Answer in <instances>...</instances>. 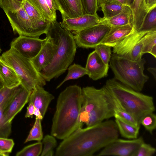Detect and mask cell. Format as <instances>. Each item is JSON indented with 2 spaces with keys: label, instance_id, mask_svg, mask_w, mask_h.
Listing matches in <instances>:
<instances>
[{
  "label": "cell",
  "instance_id": "cell-1",
  "mask_svg": "<svg viewBox=\"0 0 156 156\" xmlns=\"http://www.w3.org/2000/svg\"><path fill=\"white\" fill-rule=\"evenodd\" d=\"M117 125L108 120L83 128H78L63 139L56 156H91L118 138Z\"/></svg>",
  "mask_w": 156,
  "mask_h": 156
},
{
  "label": "cell",
  "instance_id": "cell-2",
  "mask_svg": "<svg viewBox=\"0 0 156 156\" xmlns=\"http://www.w3.org/2000/svg\"><path fill=\"white\" fill-rule=\"evenodd\" d=\"M82 102V88L76 85L67 87L60 94L52 119L51 135L63 140L82 127L83 124L79 120Z\"/></svg>",
  "mask_w": 156,
  "mask_h": 156
},
{
  "label": "cell",
  "instance_id": "cell-3",
  "mask_svg": "<svg viewBox=\"0 0 156 156\" xmlns=\"http://www.w3.org/2000/svg\"><path fill=\"white\" fill-rule=\"evenodd\" d=\"M46 35L55 44V53L51 63L39 73L49 82L65 72L74 59L77 46L73 34L62 28L56 20L50 22Z\"/></svg>",
  "mask_w": 156,
  "mask_h": 156
},
{
  "label": "cell",
  "instance_id": "cell-4",
  "mask_svg": "<svg viewBox=\"0 0 156 156\" xmlns=\"http://www.w3.org/2000/svg\"><path fill=\"white\" fill-rule=\"evenodd\" d=\"M105 86L122 108L133 116L140 124L143 116L155 110L152 97L136 91L115 78L108 80Z\"/></svg>",
  "mask_w": 156,
  "mask_h": 156
},
{
  "label": "cell",
  "instance_id": "cell-5",
  "mask_svg": "<svg viewBox=\"0 0 156 156\" xmlns=\"http://www.w3.org/2000/svg\"><path fill=\"white\" fill-rule=\"evenodd\" d=\"M82 107L89 114L87 126L100 123L114 117L115 109L120 105L105 86L100 89L87 86L82 88Z\"/></svg>",
  "mask_w": 156,
  "mask_h": 156
},
{
  "label": "cell",
  "instance_id": "cell-6",
  "mask_svg": "<svg viewBox=\"0 0 156 156\" xmlns=\"http://www.w3.org/2000/svg\"><path fill=\"white\" fill-rule=\"evenodd\" d=\"M109 62L115 80L136 91L142 90L149 78L144 73V58L133 61L113 54Z\"/></svg>",
  "mask_w": 156,
  "mask_h": 156
},
{
  "label": "cell",
  "instance_id": "cell-7",
  "mask_svg": "<svg viewBox=\"0 0 156 156\" xmlns=\"http://www.w3.org/2000/svg\"><path fill=\"white\" fill-rule=\"evenodd\" d=\"M0 58L15 70L20 84L27 90L32 92L36 86L43 87L46 85V80L35 68L31 60L22 56L15 49L10 48Z\"/></svg>",
  "mask_w": 156,
  "mask_h": 156
},
{
  "label": "cell",
  "instance_id": "cell-8",
  "mask_svg": "<svg viewBox=\"0 0 156 156\" xmlns=\"http://www.w3.org/2000/svg\"><path fill=\"white\" fill-rule=\"evenodd\" d=\"M110 28L108 24L100 23L82 30L72 32V34L77 47L94 48L100 44Z\"/></svg>",
  "mask_w": 156,
  "mask_h": 156
},
{
  "label": "cell",
  "instance_id": "cell-9",
  "mask_svg": "<svg viewBox=\"0 0 156 156\" xmlns=\"http://www.w3.org/2000/svg\"><path fill=\"white\" fill-rule=\"evenodd\" d=\"M144 142L141 136L129 140L118 138L103 148L97 155L132 156Z\"/></svg>",
  "mask_w": 156,
  "mask_h": 156
},
{
  "label": "cell",
  "instance_id": "cell-10",
  "mask_svg": "<svg viewBox=\"0 0 156 156\" xmlns=\"http://www.w3.org/2000/svg\"><path fill=\"white\" fill-rule=\"evenodd\" d=\"M15 34L19 36L39 38L23 6L18 10L5 13Z\"/></svg>",
  "mask_w": 156,
  "mask_h": 156
},
{
  "label": "cell",
  "instance_id": "cell-11",
  "mask_svg": "<svg viewBox=\"0 0 156 156\" xmlns=\"http://www.w3.org/2000/svg\"><path fill=\"white\" fill-rule=\"evenodd\" d=\"M46 39L38 37L19 36L11 42L10 48L17 51L21 55L31 60L40 50Z\"/></svg>",
  "mask_w": 156,
  "mask_h": 156
},
{
  "label": "cell",
  "instance_id": "cell-12",
  "mask_svg": "<svg viewBox=\"0 0 156 156\" xmlns=\"http://www.w3.org/2000/svg\"><path fill=\"white\" fill-rule=\"evenodd\" d=\"M100 18L98 14H88L75 18L62 20L60 23L62 28L71 31H77L97 25L100 23Z\"/></svg>",
  "mask_w": 156,
  "mask_h": 156
},
{
  "label": "cell",
  "instance_id": "cell-13",
  "mask_svg": "<svg viewBox=\"0 0 156 156\" xmlns=\"http://www.w3.org/2000/svg\"><path fill=\"white\" fill-rule=\"evenodd\" d=\"M46 35V39L39 52L30 60L35 68L39 72L51 63L55 53V44L49 36Z\"/></svg>",
  "mask_w": 156,
  "mask_h": 156
},
{
  "label": "cell",
  "instance_id": "cell-14",
  "mask_svg": "<svg viewBox=\"0 0 156 156\" xmlns=\"http://www.w3.org/2000/svg\"><path fill=\"white\" fill-rule=\"evenodd\" d=\"M85 68L89 77L96 80L108 75L109 65L103 62L94 50L89 55Z\"/></svg>",
  "mask_w": 156,
  "mask_h": 156
},
{
  "label": "cell",
  "instance_id": "cell-15",
  "mask_svg": "<svg viewBox=\"0 0 156 156\" xmlns=\"http://www.w3.org/2000/svg\"><path fill=\"white\" fill-rule=\"evenodd\" d=\"M31 92L22 86L20 91L4 112V115L7 122L12 123L15 116L28 102Z\"/></svg>",
  "mask_w": 156,
  "mask_h": 156
},
{
  "label": "cell",
  "instance_id": "cell-16",
  "mask_svg": "<svg viewBox=\"0 0 156 156\" xmlns=\"http://www.w3.org/2000/svg\"><path fill=\"white\" fill-rule=\"evenodd\" d=\"M54 98L52 94L45 90L43 87L37 86L32 91L28 102L33 103L44 117L49 104Z\"/></svg>",
  "mask_w": 156,
  "mask_h": 156
},
{
  "label": "cell",
  "instance_id": "cell-17",
  "mask_svg": "<svg viewBox=\"0 0 156 156\" xmlns=\"http://www.w3.org/2000/svg\"><path fill=\"white\" fill-rule=\"evenodd\" d=\"M23 6L34 28L40 36L44 34H46L50 22L46 20L27 0H24Z\"/></svg>",
  "mask_w": 156,
  "mask_h": 156
},
{
  "label": "cell",
  "instance_id": "cell-18",
  "mask_svg": "<svg viewBox=\"0 0 156 156\" xmlns=\"http://www.w3.org/2000/svg\"><path fill=\"white\" fill-rule=\"evenodd\" d=\"M63 19L78 17L86 14L81 0H55Z\"/></svg>",
  "mask_w": 156,
  "mask_h": 156
},
{
  "label": "cell",
  "instance_id": "cell-19",
  "mask_svg": "<svg viewBox=\"0 0 156 156\" xmlns=\"http://www.w3.org/2000/svg\"><path fill=\"white\" fill-rule=\"evenodd\" d=\"M134 30L132 24L111 26L109 31L100 44H104L113 48Z\"/></svg>",
  "mask_w": 156,
  "mask_h": 156
},
{
  "label": "cell",
  "instance_id": "cell-20",
  "mask_svg": "<svg viewBox=\"0 0 156 156\" xmlns=\"http://www.w3.org/2000/svg\"><path fill=\"white\" fill-rule=\"evenodd\" d=\"M100 23L108 24L110 26L133 25V16L132 10L129 6L127 5L123 11L113 17L108 19L101 18Z\"/></svg>",
  "mask_w": 156,
  "mask_h": 156
},
{
  "label": "cell",
  "instance_id": "cell-21",
  "mask_svg": "<svg viewBox=\"0 0 156 156\" xmlns=\"http://www.w3.org/2000/svg\"><path fill=\"white\" fill-rule=\"evenodd\" d=\"M0 77L4 87L12 89L20 84L21 82L15 70L0 58Z\"/></svg>",
  "mask_w": 156,
  "mask_h": 156
},
{
  "label": "cell",
  "instance_id": "cell-22",
  "mask_svg": "<svg viewBox=\"0 0 156 156\" xmlns=\"http://www.w3.org/2000/svg\"><path fill=\"white\" fill-rule=\"evenodd\" d=\"M130 8L133 14V26L135 30H138L149 10L145 0H134Z\"/></svg>",
  "mask_w": 156,
  "mask_h": 156
},
{
  "label": "cell",
  "instance_id": "cell-23",
  "mask_svg": "<svg viewBox=\"0 0 156 156\" xmlns=\"http://www.w3.org/2000/svg\"><path fill=\"white\" fill-rule=\"evenodd\" d=\"M115 122L122 136L130 139L138 137L140 126H134L118 118H115Z\"/></svg>",
  "mask_w": 156,
  "mask_h": 156
},
{
  "label": "cell",
  "instance_id": "cell-24",
  "mask_svg": "<svg viewBox=\"0 0 156 156\" xmlns=\"http://www.w3.org/2000/svg\"><path fill=\"white\" fill-rule=\"evenodd\" d=\"M127 5L113 2L104 4L100 7L104 14V18L108 19L121 12Z\"/></svg>",
  "mask_w": 156,
  "mask_h": 156
},
{
  "label": "cell",
  "instance_id": "cell-25",
  "mask_svg": "<svg viewBox=\"0 0 156 156\" xmlns=\"http://www.w3.org/2000/svg\"><path fill=\"white\" fill-rule=\"evenodd\" d=\"M69 67L67 74L63 80L57 87L56 89L59 88L66 81L76 79L87 75L85 68L79 65L74 63Z\"/></svg>",
  "mask_w": 156,
  "mask_h": 156
},
{
  "label": "cell",
  "instance_id": "cell-26",
  "mask_svg": "<svg viewBox=\"0 0 156 156\" xmlns=\"http://www.w3.org/2000/svg\"><path fill=\"white\" fill-rule=\"evenodd\" d=\"M47 20L51 22L55 20L48 8L45 0H27Z\"/></svg>",
  "mask_w": 156,
  "mask_h": 156
},
{
  "label": "cell",
  "instance_id": "cell-27",
  "mask_svg": "<svg viewBox=\"0 0 156 156\" xmlns=\"http://www.w3.org/2000/svg\"><path fill=\"white\" fill-rule=\"evenodd\" d=\"M155 30H156V6L148 12L138 30L149 32Z\"/></svg>",
  "mask_w": 156,
  "mask_h": 156
},
{
  "label": "cell",
  "instance_id": "cell-28",
  "mask_svg": "<svg viewBox=\"0 0 156 156\" xmlns=\"http://www.w3.org/2000/svg\"><path fill=\"white\" fill-rule=\"evenodd\" d=\"M42 120L36 117L34 123L24 143L36 140L41 141L43 138V134L41 126Z\"/></svg>",
  "mask_w": 156,
  "mask_h": 156
},
{
  "label": "cell",
  "instance_id": "cell-29",
  "mask_svg": "<svg viewBox=\"0 0 156 156\" xmlns=\"http://www.w3.org/2000/svg\"><path fill=\"white\" fill-rule=\"evenodd\" d=\"M43 144L41 141L34 143L24 147L16 154V156H39L42 152Z\"/></svg>",
  "mask_w": 156,
  "mask_h": 156
},
{
  "label": "cell",
  "instance_id": "cell-30",
  "mask_svg": "<svg viewBox=\"0 0 156 156\" xmlns=\"http://www.w3.org/2000/svg\"><path fill=\"white\" fill-rule=\"evenodd\" d=\"M142 54L150 53L152 48L156 45V30L147 33L143 37Z\"/></svg>",
  "mask_w": 156,
  "mask_h": 156
},
{
  "label": "cell",
  "instance_id": "cell-31",
  "mask_svg": "<svg viewBox=\"0 0 156 156\" xmlns=\"http://www.w3.org/2000/svg\"><path fill=\"white\" fill-rule=\"evenodd\" d=\"M115 118L120 119L123 121L136 126H140V124L129 113L124 110L121 105L117 107L115 110Z\"/></svg>",
  "mask_w": 156,
  "mask_h": 156
},
{
  "label": "cell",
  "instance_id": "cell-32",
  "mask_svg": "<svg viewBox=\"0 0 156 156\" xmlns=\"http://www.w3.org/2000/svg\"><path fill=\"white\" fill-rule=\"evenodd\" d=\"M140 123L151 134L156 128V116L154 112H150L144 115L141 119Z\"/></svg>",
  "mask_w": 156,
  "mask_h": 156
},
{
  "label": "cell",
  "instance_id": "cell-33",
  "mask_svg": "<svg viewBox=\"0 0 156 156\" xmlns=\"http://www.w3.org/2000/svg\"><path fill=\"white\" fill-rule=\"evenodd\" d=\"M94 48L103 62L109 65L111 56V47L104 44H99Z\"/></svg>",
  "mask_w": 156,
  "mask_h": 156
},
{
  "label": "cell",
  "instance_id": "cell-34",
  "mask_svg": "<svg viewBox=\"0 0 156 156\" xmlns=\"http://www.w3.org/2000/svg\"><path fill=\"white\" fill-rule=\"evenodd\" d=\"M42 140L44 147L40 155L45 156L48 152L53 151L57 145V142L55 137L51 135H46Z\"/></svg>",
  "mask_w": 156,
  "mask_h": 156
},
{
  "label": "cell",
  "instance_id": "cell-35",
  "mask_svg": "<svg viewBox=\"0 0 156 156\" xmlns=\"http://www.w3.org/2000/svg\"><path fill=\"white\" fill-rule=\"evenodd\" d=\"M4 111L0 107V137L8 138L12 131V123L6 122Z\"/></svg>",
  "mask_w": 156,
  "mask_h": 156
},
{
  "label": "cell",
  "instance_id": "cell-36",
  "mask_svg": "<svg viewBox=\"0 0 156 156\" xmlns=\"http://www.w3.org/2000/svg\"><path fill=\"white\" fill-rule=\"evenodd\" d=\"M22 6L23 4L19 3L14 0H0V7L5 13L16 11Z\"/></svg>",
  "mask_w": 156,
  "mask_h": 156
},
{
  "label": "cell",
  "instance_id": "cell-37",
  "mask_svg": "<svg viewBox=\"0 0 156 156\" xmlns=\"http://www.w3.org/2000/svg\"><path fill=\"white\" fill-rule=\"evenodd\" d=\"M156 149L151 144L142 143L133 154L132 156H152L156 152Z\"/></svg>",
  "mask_w": 156,
  "mask_h": 156
},
{
  "label": "cell",
  "instance_id": "cell-38",
  "mask_svg": "<svg viewBox=\"0 0 156 156\" xmlns=\"http://www.w3.org/2000/svg\"><path fill=\"white\" fill-rule=\"evenodd\" d=\"M83 10L86 14L97 15L98 9L97 0H81Z\"/></svg>",
  "mask_w": 156,
  "mask_h": 156
},
{
  "label": "cell",
  "instance_id": "cell-39",
  "mask_svg": "<svg viewBox=\"0 0 156 156\" xmlns=\"http://www.w3.org/2000/svg\"><path fill=\"white\" fill-rule=\"evenodd\" d=\"M14 145L13 140L8 138L0 137V151L8 154L12 152Z\"/></svg>",
  "mask_w": 156,
  "mask_h": 156
},
{
  "label": "cell",
  "instance_id": "cell-40",
  "mask_svg": "<svg viewBox=\"0 0 156 156\" xmlns=\"http://www.w3.org/2000/svg\"><path fill=\"white\" fill-rule=\"evenodd\" d=\"M15 88L10 89L4 87L0 90V105L11 94Z\"/></svg>",
  "mask_w": 156,
  "mask_h": 156
},
{
  "label": "cell",
  "instance_id": "cell-41",
  "mask_svg": "<svg viewBox=\"0 0 156 156\" xmlns=\"http://www.w3.org/2000/svg\"><path fill=\"white\" fill-rule=\"evenodd\" d=\"M46 3L55 19L56 20V10H58L55 0H45Z\"/></svg>",
  "mask_w": 156,
  "mask_h": 156
},
{
  "label": "cell",
  "instance_id": "cell-42",
  "mask_svg": "<svg viewBox=\"0 0 156 156\" xmlns=\"http://www.w3.org/2000/svg\"><path fill=\"white\" fill-rule=\"evenodd\" d=\"M89 119V114L83 107L81 108L79 115V120L80 122L83 124L85 123L86 125L88 123Z\"/></svg>",
  "mask_w": 156,
  "mask_h": 156
},
{
  "label": "cell",
  "instance_id": "cell-43",
  "mask_svg": "<svg viewBox=\"0 0 156 156\" xmlns=\"http://www.w3.org/2000/svg\"><path fill=\"white\" fill-rule=\"evenodd\" d=\"M98 7L99 8L102 4L109 3H118L126 5V0H97Z\"/></svg>",
  "mask_w": 156,
  "mask_h": 156
},
{
  "label": "cell",
  "instance_id": "cell-44",
  "mask_svg": "<svg viewBox=\"0 0 156 156\" xmlns=\"http://www.w3.org/2000/svg\"><path fill=\"white\" fill-rule=\"evenodd\" d=\"M35 107L32 103H29L27 107V112L25 115L26 118H32L34 115Z\"/></svg>",
  "mask_w": 156,
  "mask_h": 156
},
{
  "label": "cell",
  "instance_id": "cell-45",
  "mask_svg": "<svg viewBox=\"0 0 156 156\" xmlns=\"http://www.w3.org/2000/svg\"><path fill=\"white\" fill-rule=\"evenodd\" d=\"M145 1L149 11L156 6V0H145Z\"/></svg>",
  "mask_w": 156,
  "mask_h": 156
},
{
  "label": "cell",
  "instance_id": "cell-46",
  "mask_svg": "<svg viewBox=\"0 0 156 156\" xmlns=\"http://www.w3.org/2000/svg\"><path fill=\"white\" fill-rule=\"evenodd\" d=\"M34 115H35L36 117L38 118L41 120H42L44 118L40 111L38 109L36 108L34 110Z\"/></svg>",
  "mask_w": 156,
  "mask_h": 156
},
{
  "label": "cell",
  "instance_id": "cell-47",
  "mask_svg": "<svg viewBox=\"0 0 156 156\" xmlns=\"http://www.w3.org/2000/svg\"><path fill=\"white\" fill-rule=\"evenodd\" d=\"M147 70L153 75L155 80L156 78V68L149 67L147 69Z\"/></svg>",
  "mask_w": 156,
  "mask_h": 156
},
{
  "label": "cell",
  "instance_id": "cell-48",
  "mask_svg": "<svg viewBox=\"0 0 156 156\" xmlns=\"http://www.w3.org/2000/svg\"><path fill=\"white\" fill-rule=\"evenodd\" d=\"M154 57L156 58V45L154 46L151 50L150 53Z\"/></svg>",
  "mask_w": 156,
  "mask_h": 156
},
{
  "label": "cell",
  "instance_id": "cell-49",
  "mask_svg": "<svg viewBox=\"0 0 156 156\" xmlns=\"http://www.w3.org/2000/svg\"><path fill=\"white\" fill-rule=\"evenodd\" d=\"M134 0H126V5L130 7L133 4Z\"/></svg>",
  "mask_w": 156,
  "mask_h": 156
},
{
  "label": "cell",
  "instance_id": "cell-50",
  "mask_svg": "<svg viewBox=\"0 0 156 156\" xmlns=\"http://www.w3.org/2000/svg\"><path fill=\"white\" fill-rule=\"evenodd\" d=\"M4 87L3 82L0 77V90Z\"/></svg>",
  "mask_w": 156,
  "mask_h": 156
},
{
  "label": "cell",
  "instance_id": "cell-51",
  "mask_svg": "<svg viewBox=\"0 0 156 156\" xmlns=\"http://www.w3.org/2000/svg\"><path fill=\"white\" fill-rule=\"evenodd\" d=\"M16 2L21 4H23V3L24 1L25 0H14Z\"/></svg>",
  "mask_w": 156,
  "mask_h": 156
},
{
  "label": "cell",
  "instance_id": "cell-52",
  "mask_svg": "<svg viewBox=\"0 0 156 156\" xmlns=\"http://www.w3.org/2000/svg\"><path fill=\"white\" fill-rule=\"evenodd\" d=\"M9 155L8 154L3 153L0 151V156H8Z\"/></svg>",
  "mask_w": 156,
  "mask_h": 156
},
{
  "label": "cell",
  "instance_id": "cell-53",
  "mask_svg": "<svg viewBox=\"0 0 156 156\" xmlns=\"http://www.w3.org/2000/svg\"><path fill=\"white\" fill-rule=\"evenodd\" d=\"M1 51H2V50H1V48L0 45V54L1 53Z\"/></svg>",
  "mask_w": 156,
  "mask_h": 156
}]
</instances>
